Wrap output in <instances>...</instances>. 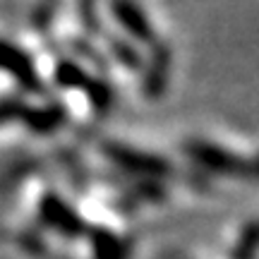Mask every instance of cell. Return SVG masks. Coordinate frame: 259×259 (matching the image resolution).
Here are the masks:
<instances>
[{"label":"cell","instance_id":"1","mask_svg":"<svg viewBox=\"0 0 259 259\" xmlns=\"http://www.w3.org/2000/svg\"><path fill=\"white\" fill-rule=\"evenodd\" d=\"M101 154L111 161L115 168H120L125 173L142 180H163L173 173L170 161L158 154L144 151V149L127 147L125 142H115V139H103L101 142Z\"/></svg>","mask_w":259,"mask_h":259},{"label":"cell","instance_id":"2","mask_svg":"<svg viewBox=\"0 0 259 259\" xmlns=\"http://www.w3.org/2000/svg\"><path fill=\"white\" fill-rule=\"evenodd\" d=\"M185 156L192 161L197 168H202L204 173H211V176H221V178H250V166H247V158L235 154L231 149L221 147L216 142L209 139H190L185 142Z\"/></svg>","mask_w":259,"mask_h":259},{"label":"cell","instance_id":"3","mask_svg":"<svg viewBox=\"0 0 259 259\" xmlns=\"http://www.w3.org/2000/svg\"><path fill=\"white\" fill-rule=\"evenodd\" d=\"M149 56H144L142 65V94L147 99H161L168 92V82H170V67H173V48L166 41L156 38L151 44Z\"/></svg>","mask_w":259,"mask_h":259},{"label":"cell","instance_id":"4","mask_svg":"<svg viewBox=\"0 0 259 259\" xmlns=\"http://www.w3.org/2000/svg\"><path fill=\"white\" fill-rule=\"evenodd\" d=\"M111 15L120 24V29L127 34V38L132 44L151 46L158 38L151 19L142 10V5H139L137 0H111Z\"/></svg>","mask_w":259,"mask_h":259},{"label":"cell","instance_id":"5","mask_svg":"<svg viewBox=\"0 0 259 259\" xmlns=\"http://www.w3.org/2000/svg\"><path fill=\"white\" fill-rule=\"evenodd\" d=\"M38 209H41V219L48 228L63 233L67 238H79L87 233V223H84L82 213L72 209L60 194H46L38 204Z\"/></svg>","mask_w":259,"mask_h":259},{"label":"cell","instance_id":"6","mask_svg":"<svg viewBox=\"0 0 259 259\" xmlns=\"http://www.w3.org/2000/svg\"><path fill=\"white\" fill-rule=\"evenodd\" d=\"M0 70L12 74L19 84H24L31 92H41V77L36 74V67L31 63V58L24 51L10 46L5 41H0Z\"/></svg>","mask_w":259,"mask_h":259},{"label":"cell","instance_id":"7","mask_svg":"<svg viewBox=\"0 0 259 259\" xmlns=\"http://www.w3.org/2000/svg\"><path fill=\"white\" fill-rule=\"evenodd\" d=\"M53 79L60 89L65 92H84V87L89 84L92 74L87 72L79 60H70V58H63L56 63V70H53Z\"/></svg>","mask_w":259,"mask_h":259},{"label":"cell","instance_id":"8","mask_svg":"<svg viewBox=\"0 0 259 259\" xmlns=\"http://www.w3.org/2000/svg\"><path fill=\"white\" fill-rule=\"evenodd\" d=\"M89 238H92V252L96 259H125V242L120 240V235H115L113 231L96 226L92 228Z\"/></svg>","mask_w":259,"mask_h":259},{"label":"cell","instance_id":"9","mask_svg":"<svg viewBox=\"0 0 259 259\" xmlns=\"http://www.w3.org/2000/svg\"><path fill=\"white\" fill-rule=\"evenodd\" d=\"M82 94L87 96V101L92 106L94 115H106V113L115 106V89L106 82V77H101V74H99V77L92 74V79H89V84L84 87Z\"/></svg>","mask_w":259,"mask_h":259},{"label":"cell","instance_id":"10","mask_svg":"<svg viewBox=\"0 0 259 259\" xmlns=\"http://www.w3.org/2000/svg\"><path fill=\"white\" fill-rule=\"evenodd\" d=\"M108 53L118 65H122L130 72H139L144 65V53L137 48V44H132L130 38L120 36H108Z\"/></svg>","mask_w":259,"mask_h":259},{"label":"cell","instance_id":"11","mask_svg":"<svg viewBox=\"0 0 259 259\" xmlns=\"http://www.w3.org/2000/svg\"><path fill=\"white\" fill-rule=\"evenodd\" d=\"M65 120V111L60 108V103H51V106H46V108H38L34 115H29V122H31V130L34 132H53V130H58L60 125H63Z\"/></svg>","mask_w":259,"mask_h":259},{"label":"cell","instance_id":"12","mask_svg":"<svg viewBox=\"0 0 259 259\" xmlns=\"http://www.w3.org/2000/svg\"><path fill=\"white\" fill-rule=\"evenodd\" d=\"M70 44H72V51L77 53V56H82V58L87 56L89 60H94V63H96V67H99V72H106V67H108V63H106V58L99 56V53L94 51L92 44H89L87 38H72Z\"/></svg>","mask_w":259,"mask_h":259},{"label":"cell","instance_id":"13","mask_svg":"<svg viewBox=\"0 0 259 259\" xmlns=\"http://www.w3.org/2000/svg\"><path fill=\"white\" fill-rule=\"evenodd\" d=\"M79 17L89 31H99V17H96V0H79Z\"/></svg>","mask_w":259,"mask_h":259},{"label":"cell","instance_id":"14","mask_svg":"<svg viewBox=\"0 0 259 259\" xmlns=\"http://www.w3.org/2000/svg\"><path fill=\"white\" fill-rule=\"evenodd\" d=\"M247 166H250V178H257L259 180V151L252 158H247Z\"/></svg>","mask_w":259,"mask_h":259}]
</instances>
